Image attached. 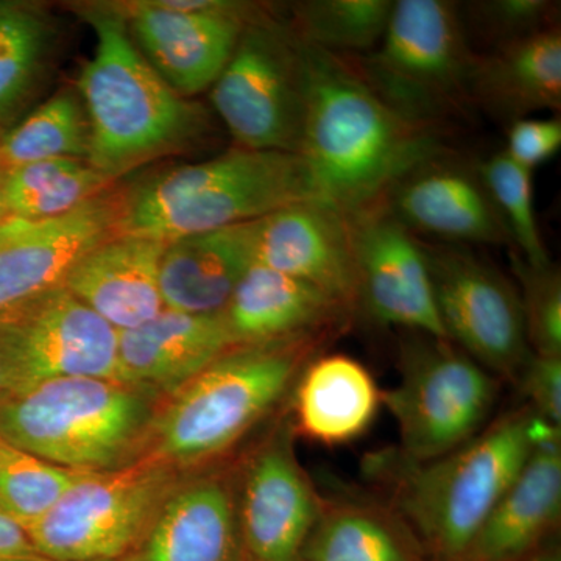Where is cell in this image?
Masks as SVG:
<instances>
[{
  "label": "cell",
  "mask_w": 561,
  "mask_h": 561,
  "mask_svg": "<svg viewBox=\"0 0 561 561\" xmlns=\"http://www.w3.org/2000/svg\"><path fill=\"white\" fill-rule=\"evenodd\" d=\"M301 50L306 117L300 157L321 201L346 216L373 208L405 173L451 150L445 136L389 108L350 57L306 44Z\"/></svg>",
  "instance_id": "1"
},
{
  "label": "cell",
  "mask_w": 561,
  "mask_h": 561,
  "mask_svg": "<svg viewBox=\"0 0 561 561\" xmlns=\"http://www.w3.org/2000/svg\"><path fill=\"white\" fill-rule=\"evenodd\" d=\"M548 424L523 405L437 459H405L393 448L368 456L365 472L389 494L387 504L430 561H461Z\"/></svg>",
  "instance_id": "2"
},
{
  "label": "cell",
  "mask_w": 561,
  "mask_h": 561,
  "mask_svg": "<svg viewBox=\"0 0 561 561\" xmlns=\"http://www.w3.org/2000/svg\"><path fill=\"white\" fill-rule=\"evenodd\" d=\"M334 337L232 346L158 411L149 454L176 468L219 459L278 408L306 365Z\"/></svg>",
  "instance_id": "3"
},
{
  "label": "cell",
  "mask_w": 561,
  "mask_h": 561,
  "mask_svg": "<svg viewBox=\"0 0 561 561\" xmlns=\"http://www.w3.org/2000/svg\"><path fill=\"white\" fill-rule=\"evenodd\" d=\"M84 18L95 33L94 55L79 77L91 165L116 180L142 162L190 146L206 131L205 111L154 72L119 10L90 9Z\"/></svg>",
  "instance_id": "4"
},
{
  "label": "cell",
  "mask_w": 561,
  "mask_h": 561,
  "mask_svg": "<svg viewBox=\"0 0 561 561\" xmlns=\"http://www.w3.org/2000/svg\"><path fill=\"white\" fill-rule=\"evenodd\" d=\"M319 198L297 153L243 147L161 172L122 197L117 232L172 242Z\"/></svg>",
  "instance_id": "5"
},
{
  "label": "cell",
  "mask_w": 561,
  "mask_h": 561,
  "mask_svg": "<svg viewBox=\"0 0 561 561\" xmlns=\"http://www.w3.org/2000/svg\"><path fill=\"white\" fill-rule=\"evenodd\" d=\"M153 394L114 379L41 383L0 401V438L66 470H119L151 442Z\"/></svg>",
  "instance_id": "6"
},
{
  "label": "cell",
  "mask_w": 561,
  "mask_h": 561,
  "mask_svg": "<svg viewBox=\"0 0 561 561\" xmlns=\"http://www.w3.org/2000/svg\"><path fill=\"white\" fill-rule=\"evenodd\" d=\"M476 55L457 3L397 0L381 43L350 58L398 116L445 136L474 108L470 83Z\"/></svg>",
  "instance_id": "7"
},
{
  "label": "cell",
  "mask_w": 561,
  "mask_h": 561,
  "mask_svg": "<svg viewBox=\"0 0 561 561\" xmlns=\"http://www.w3.org/2000/svg\"><path fill=\"white\" fill-rule=\"evenodd\" d=\"M500 379L448 339L409 332L400 343V381L382 391L405 459L454 451L486 426Z\"/></svg>",
  "instance_id": "8"
},
{
  "label": "cell",
  "mask_w": 561,
  "mask_h": 561,
  "mask_svg": "<svg viewBox=\"0 0 561 561\" xmlns=\"http://www.w3.org/2000/svg\"><path fill=\"white\" fill-rule=\"evenodd\" d=\"M179 485V468L147 454L119 470L88 472L27 531L51 561L131 560Z\"/></svg>",
  "instance_id": "9"
},
{
  "label": "cell",
  "mask_w": 561,
  "mask_h": 561,
  "mask_svg": "<svg viewBox=\"0 0 561 561\" xmlns=\"http://www.w3.org/2000/svg\"><path fill=\"white\" fill-rule=\"evenodd\" d=\"M210 103L238 147L300 154L306 66L300 41L257 14L210 88Z\"/></svg>",
  "instance_id": "10"
},
{
  "label": "cell",
  "mask_w": 561,
  "mask_h": 561,
  "mask_svg": "<svg viewBox=\"0 0 561 561\" xmlns=\"http://www.w3.org/2000/svg\"><path fill=\"white\" fill-rule=\"evenodd\" d=\"M5 398L68 378L119 381V331L65 286L0 312Z\"/></svg>",
  "instance_id": "11"
},
{
  "label": "cell",
  "mask_w": 561,
  "mask_h": 561,
  "mask_svg": "<svg viewBox=\"0 0 561 561\" xmlns=\"http://www.w3.org/2000/svg\"><path fill=\"white\" fill-rule=\"evenodd\" d=\"M423 247L446 339L500 381L518 382L531 356L518 287L467 245Z\"/></svg>",
  "instance_id": "12"
},
{
  "label": "cell",
  "mask_w": 561,
  "mask_h": 561,
  "mask_svg": "<svg viewBox=\"0 0 561 561\" xmlns=\"http://www.w3.org/2000/svg\"><path fill=\"white\" fill-rule=\"evenodd\" d=\"M121 11L142 57L181 98L210 90L254 7L220 0L128 3Z\"/></svg>",
  "instance_id": "13"
},
{
  "label": "cell",
  "mask_w": 561,
  "mask_h": 561,
  "mask_svg": "<svg viewBox=\"0 0 561 561\" xmlns=\"http://www.w3.org/2000/svg\"><path fill=\"white\" fill-rule=\"evenodd\" d=\"M357 312L383 327L446 339L423 242L383 203L348 216Z\"/></svg>",
  "instance_id": "14"
},
{
  "label": "cell",
  "mask_w": 561,
  "mask_h": 561,
  "mask_svg": "<svg viewBox=\"0 0 561 561\" xmlns=\"http://www.w3.org/2000/svg\"><path fill=\"white\" fill-rule=\"evenodd\" d=\"M321 504L323 496L295 454L290 421L280 424L239 474L243 561H300Z\"/></svg>",
  "instance_id": "15"
},
{
  "label": "cell",
  "mask_w": 561,
  "mask_h": 561,
  "mask_svg": "<svg viewBox=\"0 0 561 561\" xmlns=\"http://www.w3.org/2000/svg\"><path fill=\"white\" fill-rule=\"evenodd\" d=\"M121 209L108 191L55 219L0 221V312L62 286L81 256L117 234Z\"/></svg>",
  "instance_id": "16"
},
{
  "label": "cell",
  "mask_w": 561,
  "mask_h": 561,
  "mask_svg": "<svg viewBox=\"0 0 561 561\" xmlns=\"http://www.w3.org/2000/svg\"><path fill=\"white\" fill-rule=\"evenodd\" d=\"M382 203L415 236L513 249L511 232L478 165L453 150L405 173Z\"/></svg>",
  "instance_id": "17"
},
{
  "label": "cell",
  "mask_w": 561,
  "mask_h": 561,
  "mask_svg": "<svg viewBox=\"0 0 561 561\" xmlns=\"http://www.w3.org/2000/svg\"><path fill=\"white\" fill-rule=\"evenodd\" d=\"M254 261L330 295L356 316L357 273L348 216L311 198L256 221Z\"/></svg>",
  "instance_id": "18"
},
{
  "label": "cell",
  "mask_w": 561,
  "mask_h": 561,
  "mask_svg": "<svg viewBox=\"0 0 561 561\" xmlns=\"http://www.w3.org/2000/svg\"><path fill=\"white\" fill-rule=\"evenodd\" d=\"M560 519L561 430L548 424L461 561L523 559L553 540Z\"/></svg>",
  "instance_id": "19"
},
{
  "label": "cell",
  "mask_w": 561,
  "mask_h": 561,
  "mask_svg": "<svg viewBox=\"0 0 561 561\" xmlns=\"http://www.w3.org/2000/svg\"><path fill=\"white\" fill-rule=\"evenodd\" d=\"M238 483L219 472L181 482L130 561H243Z\"/></svg>",
  "instance_id": "20"
},
{
  "label": "cell",
  "mask_w": 561,
  "mask_h": 561,
  "mask_svg": "<svg viewBox=\"0 0 561 561\" xmlns=\"http://www.w3.org/2000/svg\"><path fill=\"white\" fill-rule=\"evenodd\" d=\"M234 345L224 311L162 309L119 332V381L158 393H175Z\"/></svg>",
  "instance_id": "21"
},
{
  "label": "cell",
  "mask_w": 561,
  "mask_h": 561,
  "mask_svg": "<svg viewBox=\"0 0 561 561\" xmlns=\"http://www.w3.org/2000/svg\"><path fill=\"white\" fill-rule=\"evenodd\" d=\"M164 249L157 239L117 232L81 256L62 286L117 331L133 330L164 309Z\"/></svg>",
  "instance_id": "22"
},
{
  "label": "cell",
  "mask_w": 561,
  "mask_h": 561,
  "mask_svg": "<svg viewBox=\"0 0 561 561\" xmlns=\"http://www.w3.org/2000/svg\"><path fill=\"white\" fill-rule=\"evenodd\" d=\"M224 316L236 346L337 335L354 319L346 306L324 291L256 262L236 287Z\"/></svg>",
  "instance_id": "23"
},
{
  "label": "cell",
  "mask_w": 561,
  "mask_h": 561,
  "mask_svg": "<svg viewBox=\"0 0 561 561\" xmlns=\"http://www.w3.org/2000/svg\"><path fill=\"white\" fill-rule=\"evenodd\" d=\"M472 106L511 125L561 106L560 24L476 55Z\"/></svg>",
  "instance_id": "24"
},
{
  "label": "cell",
  "mask_w": 561,
  "mask_h": 561,
  "mask_svg": "<svg viewBox=\"0 0 561 561\" xmlns=\"http://www.w3.org/2000/svg\"><path fill=\"white\" fill-rule=\"evenodd\" d=\"M256 221L165 243L160 267L164 308L190 313L224 311L256 262Z\"/></svg>",
  "instance_id": "25"
},
{
  "label": "cell",
  "mask_w": 561,
  "mask_h": 561,
  "mask_svg": "<svg viewBox=\"0 0 561 561\" xmlns=\"http://www.w3.org/2000/svg\"><path fill=\"white\" fill-rule=\"evenodd\" d=\"M290 394L291 431L330 448L362 437L382 404L370 370L346 354L313 357Z\"/></svg>",
  "instance_id": "26"
},
{
  "label": "cell",
  "mask_w": 561,
  "mask_h": 561,
  "mask_svg": "<svg viewBox=\"0 0 561 561\" xmlns=\"http://www.w3.org/2000/svg\"><path fill=\"white\" fill-rule=\"evenodd\" d=\"M300 561H430L408 523L386 501L323 496Z\"/></svg>",
  "instance_id": "27"
},
{
  "label": "cell",
  "mask_w": 561,
  "mask_h": 561,
  "mask_svg": "<svg viewBox=\"0 0 561 561\" xmlns=\"http://www.w3.org/2000/svg\"><path fill=\"white\" fill-rule=\"evenodd\" d=\"M114 181L87 160L32 162L5 172L3 208L14 219H55L105 194Z\"/></svg>",
  "instance_id": "28"
},
{
  "label": "cell",
  "mask_w": 561,
  "mask_h": 561,
  "mask_svg": "<svg viewBox=\"0 0 561 561\" xmlns=\"http://www.w3.org/2000/svg\"><path fill=\"white\" fill-rule=\"evenodd\" d=\"M391 0H306L291 3L287 31L316 49L360 57L381 43Z\"/></svg>",
  "instance_id": "29"
},
{
  "label": "cell",
  "mask_w": 561,
  "mask_h": 561,
  "mask_svg": "<svg viewBox=\"0 0 561 561\" xmlns=\"http://www.w3.org/2000/svg\"><path fill=\"white\" fill-rule=\"evenodd\" d=\"M88 151L90 124L83 103L72 92H60L0 135V169L9 172L58 158L88 160Z\"/></svg>",
  "instance_id": "30"
},
{
  "label": "cell",
  "mask_w": 561,
  "mask_h": 561,
  "mask_svg": "<svg viewBox=\"0 0 561 561\" xmlns=\"http://www.w3.org/2000/svg\"><path fill=\"white\" fill-rule=\"evenodd\" d=\"M88 472L70 471L0 438V511L31 529Z\"/></svg>",
  "instance_id": "31"
},
{
  "label": "cell",
  "mask_w": 561,
  "mask_h": 561,
  "mask_svg": "<svg viewBox=\"0 0 561 561\" xmlns=\"http://www.w3.org/2000/svg\"><path fill=\"white\" fill-rule=\"evenodd\" d=\"M46 27L38 14L0 2V124L16 113L39 72Z\"/></svg>",
  "instance_id": "32"
},
{
  "label": "cell",
  "mask_w": 561,
  "mask_h": 561,
  "mask_svg": "<svg viewBox=\"0 0 561 561\" xmlns=\"http://www.w3.org/2000/svg\"><path fill=\"white\" fill-rule=\"evenodd\" d=\"M478 169L511 232V250L530 265L552 262L537 224L531 172L516 164L504 150L479 162Z\"/></svg>",
  "instance_id": "33"
},
{
  "label": "cell",
  "mask_w": 561,
  "mask_h": 561,
  "mask_svg": "<svg viewBox=\"0 0 561 561\" xmlns=\"http://www.w3.org/2000/svg\"><path fill=\"white\" fill-rule=\"evenodd\" d=\"M560 3L549 0H474L457 3L472 49H496L559 25Z\"/></svg>",
  "instance_id": "34"
},
{
  "label": "cell",
  "mask_w": 561,
  "mask_h": 561,
  "mask_svg": "<svg viewBox=\"0 0 561 561\" xmlns=\"http://www.w3.org/2000/svg\"><path fill=\"white\" fill-rule=\"evenodd\" d=\"M512 273L519 283L524 327L531 354L561 356V275L549 262L530 265L508 250Z\"/></svg>",
  "instance_id": "35"
},
{
  "label": "cell",
  "mask_w": 561,
  "mask_h": 561,
  "mask_svg": "<svg viewBox=\"0 0 561 561\" xmlns=\"http://www.w3.org/2000/svg\"><path fill=\"white\" fill-rule=\"evenodd\" d=\"M561 147V121L559 116L548 119H524L512 122L507 128L505 153L516 164L534 172L538 165L552 160Z\"/></svg>",
  "instance_id": "36"
},
{
  "label": "cell",
  "mask_w": 561,
  "mask_h": 561,
  "mask_svg": "<svg viewBox=\"0 0 561 561\" xmlns=\"http://www.w3.org/2000/svg\"><path fill=\"white\" fill-rule=\"evenodd\" d=\"M516 386L535 415L561 430V356L531 354Z\"/></svg>",
  "instance_id": "37"
},
{
  "label": "cell",
  "mask_w": 561,
  "mask_h": 561,
  "mask_svg": "<svg viewBox=\"0 0 561 561\" xmlns=\"http://www.w3.org/2000/svg\"><path fill=\"white\" fill-rule=\"evenodd\" d=\"M0 561H51L38 551L27 529L0 511Z\"/></svg>",
  "instance_id": "38"
},
{
  "label": "cell",
  "mask_w": 561,
  "mask_h": 561,
  "mask_svg": "<svg viewBox=\"0 0 561 561\" xmlns=\"http://www.w3.org/2000/svg\"><path fill=\"white\" fill-rule=\"evenodd\" d=\"M515 561H561L560 546L556 545L553 540L549 541L548 545L542 546L538 551Z\"/></svg>",
  "instance_id": "39"
},
{
  "label": "cell",
  "mask_w": 561,
  "mask_h": 561,
  "mask_svg": "<svg viewBox=\"0 0 561 561\" xmlns=\"http://www.w3.org/2000/svg\"><path fill=\"white\" fill-rule=\"evenodd\" d=\"M3 179H5V172H3L2 169H0V221L5 219V217H7L5 208H3V197H2Z\"/></svg>",
  "instance_id": "40"
},
{
  "label": "cell",
  "mask_w": 561,
  "mask_h": 561,
  "mask_svg": "<svg viewBox=\"0 0 561 561\" xmlns=\"http://www.w3.org/2000/svg\"><path fill=\"white\" fill-rule=\"evenodd\" d=\"M3 398H5V391H3L2 378H0V401H2Z\"/></svg>",
  "instance_id": "41"
}]
</instances>
